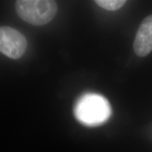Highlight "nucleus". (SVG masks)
<instances>
[{
	"instance_id": "obj_1",
	"label": "nucleus",
	"mask_w": 152,
	"mask_h": 152,
	"mask_svg": "<svg viewBox=\"0 0 152 152\" xmlns=\"http://www.w3.org/2000/svg\"><path fill=\"white\" fill-rule=\"evenodd\" d=\"M109 101L102 95L87 93L77 100L74 109L76 119L83 125L96 127L105 123L111 115Z\"/></svg>"
},
{
	"instance_id": "obj_2",
	"label": "nucleus",
	"mask_w": 152,
	"mask_h": 152,
	"mask_svg": "<svg viewBox=\"0 0 152 152\" xmlns=\"http://www.w3.org/2000/svg\"><path fill=\"white\" fill-rule=\"evenodd\" d=\"M16 11L24 21L34 26H44L56 16L57 4L51 0H18L16 1Z\"/></svg>"
},
{
	"instance_id": "obj_3",
	"label": "nucleus",
	"mask_w": 152,
	"mask_h": 152,
	"mask_svg": "<svg viewBox=\"0 0 152 152\" xmlns=\"http://www.w3.org/2000/svg\"><path fill=\"white\" fill-rule=\"evenodd\" d=\"M27 49L25 36L14 28L0 27V52L13 59L20 58Z\"/></svg>"
},
{
	"instance_id": "obj_4",
	"label": "nucleus",
	"mask_w": 152,
	"mask_h": 152,
	"mask_svg": "<svg viewBox=\"0 0 152 152\" xmlns=\"http://www.w3.org/2000/svg\"><path fill=\"white\" fill-rule=\"evenodd\" d=\"M134 53L140 57L149 54L152 51V15L142 20L137 32L134 44Z\"/></svg>"
},
{
	"instance_id": "obj_5",
	"label": "nucleus",
	"mask_w": 152,
	"mask_h": 152,
	"mask_svg": "<svg viewBox=\"0 0 152 152\" xmlns=\"http://www.w3.org/2000/svg\"><path fill=\"white\" fill-rule=\"evenodd\" d=\"M99 7L108 11H116L125 5V0H96L95 1Z\"/></svg>"
}]
</instances>
